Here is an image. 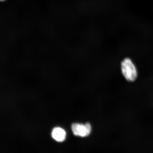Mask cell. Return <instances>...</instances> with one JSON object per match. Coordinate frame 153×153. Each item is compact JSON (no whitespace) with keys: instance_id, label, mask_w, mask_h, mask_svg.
<instances>
[{"instance_id":"277c9868","label":"cell","mask_w":153,"mask_h":153,"mask_svg":"<svg viewBox=\"0 0 153 153\" xmlns=\"http://www.w3.org/2000/svg\"><path fill=\"white\" fill-rule=\"evenodd\" d=\"M1 1H4V0H1Z\"/></svg>"},{"instance_id":"7a4b0ae2","label":"cell","mask_w":153,"mask_h":153,"mask_svg":"<svg viewBox=\"0 0 153 153\" xmlns=\"http://www.w3.org/2000/svg\"><path fill=\"white\" fill-rule=\"evenodd\" d=\"M71 129L74 135L85 137L91 134L92 128L91 124L89 123H74L72 124Z\"/></svg>"},{"instance_id":"6da1fadb","label":"cell","mask_w":153,"mask_h":153,"mask_svg":"<svg viewBox=\"0 0 153 153\" xmlns=\"http://www.w3.org/2000/svg\"><path fill=\"white\" fill-rule=\"evenodd\" d=\"M120 69L122 75L128 82H133L138 76L137 69L134 63L131 59H124L120 64Z\"/></svg>"},{"instance_id":"3957f363","label":"cell","mask_w":153,"mask_h":153,"mask_svg":"<svg viewBox=\"0 0 153 153\" xmlns=\"http://www.w3.org/2000/svg\"><path fill=\"white\" fill-rule=\"evenodd\" d=\"M66 132L64 129L60 127H55L52 130L51 136L55 141L62 142L66 139Z\"/></svg>"}]
</instances>
